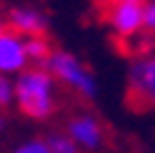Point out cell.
<instances>
[{
	"mask_svg": "<svg viewBox=\"0 0 155 153\" xmlns=\"http://www.w3.org/2000/svg\"><path fill=\"white\" fill-rule=\"evenodd\" d=\"M15 104L25 116L45 121L57 111V79L47 67H30L15 79Z\"/></svg>",
	"mask_w": 155,
	"mask_h": 153,
	"instance_id": "1",
	"label": "cell"
},
{
	"mask_svg": "<svg viewBox=\"0 0 155 153\" xmlns=\"http://www.w3.org/2000/svg\"><path fill=\"white\" fill-rule=\"evenodd\" d=\"M47 69L52 72V76L59 84H64L67 89H71L76 97L81 99H96L99 94V84H96V76L89 72V67L79 59L76 54L71 52H64V49H54L49 62H47Z\"/></svg>",
	"mask_w": 155,
	"mask_h": 153,
	"instance_id": "2",
	"label": "cell"
},
{
	"mask_svg": "<svg viewBox=\"0 0 155 153\" xmlns=\"http://www.w3.org/2000/svg\"><path fill=\"white\" fill-rule=\"evenodd\" d=\"M128 101L138 109H155V52L133 59L128 69Z\"/></svg>",
	"mask_w": 155,
	"mask_h": 153,
	"instance_id": "3",
	"label": "cell"
},
{
	"mask_svg": "<svg viewBox=\"0 0 155 153\" xmlns=\"http://www.w3.org/2000/svg\"><path fill=\"white\" fill-rule=\"evenodd\" d=\"M106 22L111 32L123 42L143 37V3H108Z\"/></svg>",
	"mask_w": 155,
	"mask_h": 153,
	"instance_id": "4",
	"label": "cell"
},
{
	"mask_svg": "<svg viewBox=\"0 0 155 153\" xmlns=\"http://www.w3.org/2000/svg\"><path fill=\"white\" fill-rule=\"evenodd\" d=\"M67 136L79 146L81 151H99L104 146L106 131L104 124L94 116V114H74V116L67 121Z\"/></svg>",
	"mask_w": 155,
	"mask_h": 153,
	"instance_id": "5",
	"label": "cell"
},
{
	"mask_svg": "<svg viewBox=\"0 0 155 153\" xmlns=\"http://www.w3.org/2000/svg\"><path fill=\"white\" fill-rule=\"evenodd\" d=\"M30 64L27 47H25V37L17 35L12 30L0 32V74H22Z\"/></svg>",
	"mask_w": 155,
	"mask_h": 153,
	"instance_id": "6",
	"label": "cell"
},
{
	"mask_svg": "<svg viewBox=\"0 0 155 153\" xmlns=\"http://www.w3.org/2000/svg\"><path fill=\"white\" fill-rule=\"evenodd\" d=\"M8 25L22 37H42L47 32V17L35 8H12L8 12Z\"/></svg>",
	"mask_w": 155,
	"mask_h": 153,
	"instance_id": "7",
	"label": "cell"
},
{
	"mask_svg": "<svg viewBox=\"0 0 155 153\" xmlns=\"http://www.w3.org/2000/svg\"><path fill=\"white\" fill-rule=\"evenodd\" d=\"M25 47H27V57H30V62L37 64V67H47L49 62V57H52V45L49 40L42 35V37H25Z\"/></svg>",
	"mask_w": 155,
	"mask_h": 153,
	"instance_id": "8",
	"label": "cell"
},
{
	"mask_svg": "<svg viewBox=\"0 0 155 153\" xmlns=\"http://www.w3.org/2000/svg\"><path fill=\"white\" fill-rule=\"evenodd\" d=\"M47 146H49V153H81V148L67 133H59V131H54V133L47 136Z\"/></svg>",
	"mask_w": 155,
	"mask_h": 153,
	"instance_id": "9",
	"label": "cell"
},
{
	"mask_svg": "<svg viewBox=\"0 0 155 153\" xmlns=\"http://www.w3.org/2000/svg\"><path fill=\"white\" fill-rule=\"evenodd\" d=\"M12 101H15V82L0 74V109H8Z\"/></svg>",
	"mask_w": 155,
	"mask_h": 153,
	"instance_id": "10",
	"label": "cell"
},
{
	"mask_svg": "<svg viewBox=\"0 0 155 153\" xmlns=\"http://www.w3.org/2000/svg\"><path fill=\"white\" fill-rule=\"evenodd\" d=\"M12 153H49V146H47V138H30L20 143Z\"/></svg>",
	"mask_w": 155,
	"mask_h": 153,
	"instance_id": "11",
	"label": "cell"
},
{
	"mask_svg": "<svg viewBox=\"0 0 155 153\" xmlns=\"http://www.w3.org/2000/svg\"><path fill=\"white\" fill-rule=\"evenodd\" d=\"M143 30L145 35H155V0L143 3Z\"/></svg>",
	"mask_w": 155,
	"mask_h": 153,
	"instance_id": "12",
	"label": "cell"
},
{
	"mask_svg": "<svg viewBox=\"0 0 155 153\" xmlns=\"http://www.w3.org/2000/svg\"><path fill=\"white\" fill-rule=\"evenodd\" d=\"M5 126V114H0V128Z\"/></svg>",
	"mask_w": 155,
	"mask_h": 153,
	"instance_id": "13",
	"label": "cell"
},
{
	"mask_svg": "<svg viewBox=\"0 0 155 153\" xmlns=\"http://www.w3.org/2000/svg\"><path fill=\"white\" fill-rule=\"evenodd\" d=\"M3 30H5V25H3V20H0V32H3Z\"/></svg>",
	"mask_w": 155,
	"mask_h": 153,
	"instance_id": "14",
	"label": "cell"
},
{
	"mask_svg": "<svg viewBox=\"0 0 155 153\" xmlns=\"http://www.w3.org/2000/svg\"><path fill=\"white\" fill-rule=\"evenodd\" d=\"M106 3H116V0H106Z\"/></svg>",
	"mask_w": 155,
	"mask_h": 153,
	"instance_id": "15",
	"label": "cell"
}]
</instances>
